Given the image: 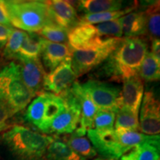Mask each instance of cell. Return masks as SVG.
I'll list each match as a JSON object with an SVG mask.
<instances>
[{
	"mask_svg": "<svg viewBox=\"0 0 160 160\" xmlns=\"http://www.w3.org/2000/svg\"><path fill=\"white\" fill-rule=\"evenodd\" d=\"M148 53V45L140 37L122 39L104 66L111 79L122 81L139 75L142 63Z\"/></svg>",
	"mask_w": 160,
	"mask_h": 160,
	"instance_id": "1",
	"label": "cell"
},
{
	"mask_svg": "<svg viewBox=\"0 0 160 160\" xmlns=\"http://www.w3.org/2000/svg\"><path fill=\"white\" fill-rule=\"evenodd\" d=\"M2 139L18 160H42L53 138L22 125H14L3 133Z\"/></svg>",
	"mask_w": 160,
	"mask_h": 160,
	"instance_id": "2",
	"label": "cell"
},
{
	"mask_svg": "<svg viewBox=\"0 0 160 160\" xmlns=\"http://www.w3.org/2000/svg\"><path fill=\"white\" fill-rule=\"evenodd\" d=\"M11 25L28 33L55 25L46 1H5Z\"/></svg>",
	"mask_w": 160,
	"mask_h": 160,
	"instance_id": "3",
	"label": "cell"
},
{
	"mask_svg": "<svg viewBox=\"0 0 160 160\" xmlns=\"http://www.w3.org/2000/svg\"><path fill=\"white\" fill-rule=\"evenodd\" d=\"M33 97L22 79L19 64L12 62L0 71V104L11 115L25 109Z\"/></svg>",
	"mask_w": 160,
	"mask_h": 160,
	"instance_id": "4",
	"label": "cell"
},
{
	"mask_svg": "<svg viewBox=\"0 0 160 160\" xmlns=\"http://www.w3.org/2000/svg\"><path fill=\"white\" fill-rule=\"evenodd\" d=\"M121 38H114L102 48L89 50H73L71 65L77 77L84 75L108 59L119 45Z\"/></svg>",
	"mask_w": 160,
	"mask_h": 160,
	"instance_id": "5",
	"label": "cell"
},
{
	"mask_svg": "<svg viewBox=\"0 0 160 160\" xmlns=\"http://www.w3.org/2000/svg\"><path fill=\"white\" fill-rule=\"evenodd\" d=\"M59 96L65 102V108L51 122L47 133H73L79 126L81 118L79 102L70 88Z\"/></svg>",
	"mask_w": 160,
	"mask_h": 160,
	"instance_id": "6",
	"label": "cell"
},
{
	"mask_svg": "<svg viewBox=\"0 0 160 160\" xmlns=\"http://www.w3.org/2000/svg\"><path fill=\"white\" fill-rule=\"evenodd\" d=\"M81 85L99 110L117 113L122 108L121 90L119 88L95 79H90Z\"/></svg>",
	"mask_w": 160,
	"mask_h": 160,
	"instance_id": "7",
	"label": "cell"
},
{
	"mask_svg": "<svg viewBox=\"0 0 160 160\" xmlns=\"http://www.w3.org/2000/svg\"><path fill=\"white\" fill-rule=\"evenodd\" d=\"M87 134L97 153L105 159H118L130 151L120 143L114 130L101 131L93 128L88 130Z\"/></svg>",
	"mask_w": 160,
	"mask_h": 160,
	"instance_id": "8",
	"label": "cell"
},
{
	"mask_svg": "<svg viewBox=\"0 0 160 160\" xmlns=\"http://www.w3.org/2000/svg\"><path fill=\"white\" fill-rule=\"evenodd\" d=\"M114 38H105L98 33L95 25L79 23L70 30L68 42L73 50H89L102 48Z\"/></svg>",
	"mask_w": 160,
	"mask_h": 160,
	"instance_id": "9",
	"label": "cell"
},
{
	"mask_svg": "<svg viewBox=\"0 0 160 160\" xmlns=\"http://www.w3.org/2000/svg\"><path fill=\"white\" fill-rule=\"evenodd\" d=\"M139 122L140 131L144 134L149 136L159 135V101L152 91L145 92L143 95Z\"/></svg>",
	"mask_w": 160,
	"mask_h": 160,
	"instance_id": "10",
	"label": "cell"
},
{
	"mask_svg": "<svg viewBox=\"0 0 160 160\" xmlns=\"http://www.w3.org/2000/svg\"><path fill=\"white\" fill-rule=\"evenodd\" d=\"M76 79L77 76L72 68L71 59L69 57L48 74H46L43 89L59 96L69 89L76 82Z\"/></svg>",
	"mask_w": 160,
	"mask_h": 160,
	"instance_id": "11",
	"label": "cell"
},
{
	"mask_svg": "<svg viewBox=\"0 0 160 160\" xmlns=\"http://www.w3.org/2000/svg\"><path fill=\"white\" fill-rule=\"evenodd\" d=\"M17 59L20 62L19 65L22 79L26 87L33 97L39 95V93H42L46 73L40 60L20 57Z\"/></svg>",
	"mask_w": 160,
	"mask_h": 160,
	"instance_id": "12",
	"label": "cell"
},
{
	"mask_svg": "<svg viewBox=\"0 0 160 160\" xmlns=\"http://www.w3.org/2000/svg\"><path fill=\"white\" fill-rule=\"evenodd\" d=\"M70 89L77 98L81 108L79 126L73 133L77 136H85L88 130L93 129L95 116L99 109L77 82H75Z\"/></svg>",
	"mask_w": 160,
	"mask_h": 160,
	"instance_id": "13",
	"label": "cell"
},
{
	"mask_svg": "<svg viewBox=\"0 0 160 160\" xmlns=\"http://www.w3.org/2000/svg\"><path fill=\"white\" fill-rule=\"evenodd\" d=\"M46 2L55 25L69 31L79 23L77 11L70 2L64 0Z\"/></svg>",
	"mask_w": 160,
	"mask_h": 160,
	"instance_id": "14",
	"label": "cell"
},
{
	"mask_svg": "<svg viewBox=\"0 0 160 160\" xmlns=\"http://www.w3.org/2000/svg\"><path fill=\"white\" fill-rule=\"evenodd\" d=\"M121 94L122 107L139 115V111L144 95V83L139 75L123 82Z\"/></svg>",
	"mask_w": 160,
	"mask_h": 160,
	"instance_id": "15",
	"label": "cell"
},
{
	"mask_svg": "<svg viewBox=\"0 0 160 160\" xmlns=\"http://www.w3.org/2000/svg\"><path fill=\"white\" fill-rule=\"evenodd\" d=\"M71 48L66 44L51 42L44 39L40 56H42L45 67L51 72L65 59L71 57Z\"/></svg>",
	"mask_w": 160,
	"mask_h": 160,
	"instance_id": "16",
	"label": "cell"
},
{
	"mask_svg": "<svg viewBox=\"0 0 160 160\" xmlns=\"http://www.w3.org/2000/svg\"><path fill=\"white\" fill-rule=\"evenodd\" d=\"M125 37H139L146 34L145 11L131 12L119 19Z\"/></svg>",
	"mask_w": 160,
	"mask_h": 160,
	"instance_id": "17",
	"label": "cell"
},
{
	"mask_svg": "<svg viewBox=\"0 0 160 160\" xmlns=\"http://www.w3.org/2000/svg\"><path fill=\"white\" fill-rule=\"evenodd\" d=\"M65 108V103L62 98L51 93H48V99L46 102L42 122L39 130L47 133L48 130L53 119L62 112Z\"/></svg>",
	"mask_w": 160,
	"mask_h": 160,
	"instance_id": "18",
	"label": "cell"
},
{
	"mask_svg": "<svg viewBox=\"0 0 160 160\" xmlns=\"http://www.w3.org/2000/svg\"><path fill=\"white\" fill-rule=\"evenodd\" d=\"M79 8L86 14L116 11L122 10L123 2L118 0H82L78 3Z\"/></svg>",
	"mask_w": 160,
	"mask_h": 160,
	"instance_id": "19",
	"label": "cell"
},
{
	"mask_svg": "<svg viewBox=\"0 0 160 160\" xmlns=\"http://www.w3.org/2000/svg\"><path fill=\"white\" fill-rule=\"evenodd\" d=\"M44 39L37 33H25L17 58L35 59L41 55Z\"/></svg>",
	"mask_w": 160,
	"mask_h": 160,
	"instance_id": "20",
	"label": "cell"
},
{
	"mask_svg": "<svg viewBox=\"0 0 160 160\" xmlns=\"http://www.w3.org/2000/svg\"><path fill=\"white\" fill-rule=\"evenodd\" d=\"M45 155L48 160H86L60 139H53L48 148Z\"/></svg>",
	"mask_w": 160,
	"mask_h": 160,
	"instance_id": "21",
	"label": "cell"
},
{
	"mask_svg": "<svg viewBox=\"0 0 160 160\" xmlns=\"http://www.w3.org/2000/svg\"><path fill=\"white\" fill-rule=\"evenodd\" d=\"M138 7L137 2H135L131 6L116 11H108L102 13H91V14H85L82 17L79 18V23L92 25L93 24H99L105 22L113 21V20L119 19L123 16L131 13L134 10H137Z\"/></svg>",
	"mask_w": 160,
	"mask_h": 160,
	"instance_id": "22",
	"label": "cell"
},
{
	"mask_svg": "<svg viewBox=\"0 0 160 160\" xmlns=\"http://www.w3.org/2000/svg\"><path fill=\"white\" fill-rule=\"evenodd\" d=\"M47 99L48 92L40 93L31 102L26 111L25 119L28 122L36 126L38 129L42 122Z\"/></svg>",
	"mask_w": 160,
	"mask_h": 160,
	"instance_id": "23",
	"label": "cell"
},
{
	"mask_svg": "<svg viewBox=\"0 0 160 160\" xmlns=\"http://www.w3.org/2000/svg\"><path fill=\"white\" fill-rule=\"evenodd\" d=\"M120 160H159V146L148 143L135 146Z\"/></svg>",
	"mask_w": 160,
	"mask_h": 160,
	"instance_id": "24",
	"label": "cell"
},
{
	"mask_svg": "<svg viewBox=\"0 0 160 160\" xmlns=\"http://www.w3.org/2000/svg\"><path fill=\"white\" fill-rule=\"evenodd\" d=\"M73 151L83 158H93L97 153L90 140L84 136H77L72 133L69 137L63 140Z\"/></svg>",
	"mask_w": 160,
	"mask_h": 160,
	"instance_id": "25",
	"label": "cell"
},
{
	"mask_svg": "<svg viewBox=\"0 0 160 160\" xmlns=\"http://www.w3.org/2000/svg\"><path fill=\"white\" fill-rule=\"evenodd\" d=\"M146 14V34L151 39H159V2L151 3L145 10Z\"/></svg>",
	"mask_w": 160,
	"mask_h": 160,
	"instance_id": "26",
	"label": "cell"
},
{
	"mask_svg": "<svg viewBox=\"0 0 160 160\" xmlns=\"http://www.w3.org/2000/svg\"><path fill=\"white\" fill-rule=\"evenodd\" d=\"M139 73L142 81H158L160 78V61L151 52H148L140 67Z\"/></svg>",
	"mask_w": 160,
	"mask_h": 160,
	"instance_id": "27",
	"label": "cell"
},
{
	"mask_svg": "<svg viewBox=\"0 0 160 160\" xmlns=\"http://www.w3.org/2000/svg\"><path fill=\"white\" fill-rule=\"evenodd\" d=\"M115 128L117 131H139V115L122 107L116 113Z\"/></svg>",
	"mask_w": 160,
	"mask_h": 160,
	"instance_id": "28",
	"label": "cell"
},
{
	"mask_svg": "<svg viewBox=\"0 0 160 160\" xmlns=\"http://www.w3.org/2000/svg\"><path fill=\"white\" fill-rule=\"evenodd\" d=\"M38 34L51 42L66 44L68 42V31L57 25H51L45 26L40 30Z\"/></svg>",
	"mask_w": 160,
	"mask_h": 160,
	"instance_id": "29",
	"label": "cell"
},
{
	"mask_svg": "<svg viewBox=\"0 0 160 160\" xmlns=\"http://www.w3.org/2000/svg\"><path fill=\"white\" fill-rule=\"evenodd\" d=\"M25 36V31H21V30H13L5 46L3 51V57L8 59L15 57L17 58Z\"/></svg>",
	"mask_w": 160,
	"mask_h": 160,
	"instance_id": "30",
	"label": "cell"
},
{
	"mask_svg": "<svg viewBox=\"0 0 160 160\" xmlns=\"http://www.w3.org/2000/svg\"><path fill=\"white\" fill-rule=\"evenodd\" d=\"M115 118V112L108 110H98L93 121V127L97 131H113Z\"/></svg>",
	"mask_w": 160,
	"mask_h": 160,
	"instance_id": "31",
	"label": "cell"
},
{
	"mask_svg": "<svg viewBox=\"0 0 160 160\" xmlns=\"http://www.w3.org/2000/svg\"><path fill=\"white\" fill-rule=\"evenodd\" d=\"M95 27L98 33L105 38H121L123 35L119 19L99 23Z\"/></svg>",
	"mask_w": 160,
	"mask_h": 160,
	"instance_id": "32",
	"label": "cell"
},
{
	"mask_svg": "<svg viewBox=\"0 0 160 160\" xmlns=\"http://www.w3.org/2000/svg\"><path fill=\"white\" fill-rule=\"evenodd\" d=\"M13 31V28L0 25V50L5 47Z\"/></svg>",
	"mask_w": 160,
	"mask_h": 160,
	"instance_id": "33",
	"label": "cell"
},
{
	"mask_svg": "<svg viewBox=\"0 0 160 160\" xmlns=\"http://www.w3.org/2000/svg\"><path fill=\"white\" fill-rule=\"evenodd\" d=\"M0 25L11 27L5 1H1V0H0Z\"/></svg>",
	"mask_w": 160,
	"mask_h": 160,
	"instance_id": "34",
	"label": "cell"
},
{
	"mask_svg": "<svg viewBox=\"0 0 160 160\" xmlns=\"http://www.w3.org/2000/svg\"><path fill=\"white\" fill-rule=\"evenodd\" d=\"M11 113L8 109L2 104H0V132L3 131L6 127V122L8 118L11 117Z\"/></svg>",
	"mask_w": 160,
	"mask_h": 160,
	"instance_id": "35",
	"label": "cell"
},
{
	"mask_svg": "<svg viewBox=\"0 0 160 160\" xmlns=\"http://www.w3.org/2000/svg\"><path fill=\"white\" fill-rule=\"evenodd\" d=\"M151 53L158 60L160 61V42L159 39H155L152 41Z\"/></svg>",
	"mask_w": 160,
	"mask_h": 160,
	"instance_id": "36",
	"label": "cell"
},
{
	"mask_svg": "<svg viewBox=\"0 0 160 160\" xmlns=\"http://www.w3.org/2000/svg\"><path fill=\"white\" fill-rule=\"evenodd\" d=\"M93 160H114V159H105V158H97V159H93Z\"/></svg>",
	"mask_w": 160,
	"mask_h": 160,
	"instance_id": "37",
	"label": "cell"
}]
</instances>
